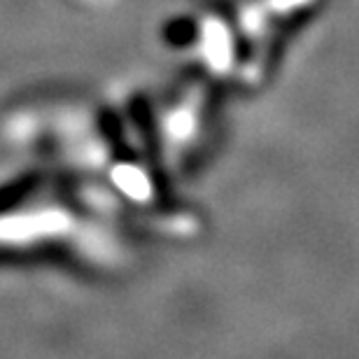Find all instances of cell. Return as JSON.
Masks as SVG:
<instances>
[{
	"mask_svg": "<svg viewBox=\"0 0 359 359\" xmlns=\"http://www.w3.org/2000/svg\"><path fill=\"white\" fill-rule=\"evenodd\" d=\"M114 180H117V184L126 194H131L133 198H145L147 194L152 191V184H149L145 170H140L138 166H131V163L114 168Z\"/></svg>",
	"mask_w": 359,
	"mask_h": 359,
	"instance_id": "1",
	"label": "cell"
},
{
	"mask_svg": "<svg viewBox=\"0 0 359 359\" xmlns=\"http://www.w3.org/2000/svg\"><path fill=\"white\" fill-rule=\"evenodd\" d=\"M35 180L33 177H24V180H17V182L7 184L0 189V212L10 210L14 203H19L21 198L28 196V191L33 189Z\"/></svg>",
	"mask_w": 359,
	"mask_h": 359,
	"instance_id": "2",
	"label": "cell"
}]
</instances>
